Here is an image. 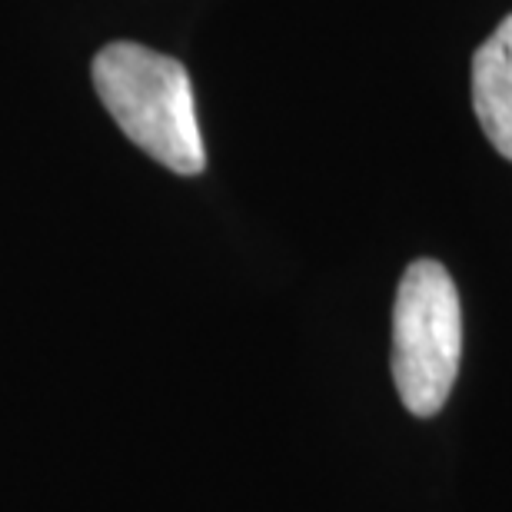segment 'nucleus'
Masks as SVG:
<instances>
[{
	"instance_id": "nucleus-1",
	"label": "nucleus",
	"mask_w": 512,
	"mask_h": 512,
	"mask_svg": "<svg viewBox=\"0 0 512 512\" xmlns=\"http://www.w3.org/2000/svg\"><path fill=\"white\" fill-rule=\"evenodd\" d=\"M90 77L114 124L147 157L180 177H197L207 167L190 74L180 60L117 40L94 57Z\"/></svg>"
},
{
	"instance_id": "nucleus-2",
	"label": "nucleus",
	"mask_w": 512,
	"mask_h": 512,
	"mask_svg": "<svg viewBox=\"0 0 512 512\" xmlns=\"http://www.w3.org/2000/svg\"><path fill=\"white\" fill-rule=\"evenodd\" d=\"M463 353V310L443 263L406 266L393 306V380L413 416H436L449 399Z\"/></svg>"
},
{
	"instance_id": "nucleus-3",
	"label": "nucleus",
	"mask_w": 512,
	"mask_h": 512,
	"mask_svg": "<svg viewBox=\"0 0 512 512\" xmlns=\"http://www.w3.org/2000/svg\"><path fill=\"white\" fill-rule=\"evenodd\" d=\"M473 107L489 143L512 160V14L473 57Z\"/></svg>"
}]
</instances>
